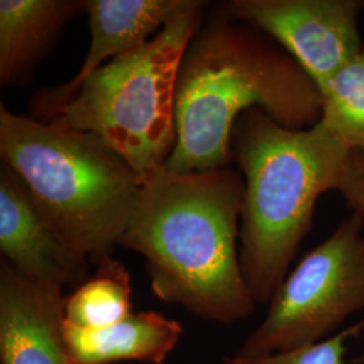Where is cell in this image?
Segmentation results:
<instances>
[{
  "mask_svg": "<svg viewBox=\"0 0 364 364\" xmlns=\"http://www.w3.org/2000/svg\"><path fill=\"white\" fill-rule=\"evenodd\" d=\"M243 196V176L230 166L159 170L142 183L119 246L144 257L161 301L205 321H243L257 308L237 248Z\"/></svg>",
  "mask_w": 364,
  "mask_h": 364,
  "instance_id": "obj_1",
  "label": "cell"
},
{
  "mask_svg": "<svg viewBox=\"0 0 364 364\" xmlns=\"http://www.w3.org/2000/svg\"><path fill=\"white\" fill-rule=\"evenodd\" d=\"M252 108L287 129L305 130L320 122L323 97L275 41L220 11L197 28L182 54L176 82L177 144L166 169L228 168L235 123Z\"/></svg>",
  "mask_w": 364,
  "mask_h": 364,
  "instance_id": "obj_2",
  "label": "cell"
},
{
  "mask_svg": "<svg viewBox=\"0 0 364 364\" xmlns=\"http://www.w3.org/2000/svg\"><path fill=\"white\" fill-rule=\"evenodd\" d=\"M231 151L245 180L242 273L257 305H264L311 232L317 200L338 191L351 151L321 122L291 130L259 108L236 120Z\"/></svg>",
  "mask_w": 364,
  "mask_h": 364,
  "instance_id": "obj_3",
  "label": "cell"
},
{
  "mask_svg": "<svg viewBox=\"0 0 364 364\" xmlns=\"http://www.w3.org/2000/svg\"><path fill=\"white\" fill-rule=\"evenodd\" d=\"M0 156L66 246L95 264L111 258L142 182L99 136L0 105Z\"/></svg>",
  "mask_w": 364,
  "mask_h": 364,
  "instance_id": "obj_4",
  "label": "cell"
},
{
  "mask_svg": "<svg viewBox=\"0 0 364 364\" xmlns=\"http://www.w3.org/2000/svg\"><path fill=\"white\" fill-rule=\"evenodd\" d=\"M204 1L185 0L153 38L97 69L49 122L99 136L144 183L165 169L177 144L176 82Z\"/></svg>",
  "mask_w": 364,
  "mask_h": 364,
  "instance_id": "obj_5",
  "label": "cell"
},
{
  "mask_svg": "<svg viewBox=\"0 0 364 364\" xmlns=\"http://www.w3.org/2000/svg\"><path fill=\"white\" fill-rule=\"evenodd\" d=\"M363 230V215L352 212L299 260L235 355L262 358L299 350L338 333L364 309Z\"/></svg>",
  "mask_w": 364,
  "mask_h": 364,
  "instance_id": "obj_6",
  "label": "cell"
},
{
  "mask_svg": "<svg viewBox=\"0 0 364 364\" xmlns=\"http://www.w3.org/2000/svg\"><path fill=\"white\" fill-rule=\"evenodd\" d=\"M364 0H230L225 16L258 28L290 54L318 91L363 48Z\"/></svg>",
  "mask_w": 364,
  "mask_h": 364,
  "instance_id": "obj_7",
  "label": "cell"
},
{
  "mask_svg": "<svg viewBox=\"0 0 364 364\" xmlns=\"http://www.w3.org/2000/svg\"><path fill=\"white\" fill-rule=\"evenodd\" d=\"M1 259L34 282L61 287L87 281L90 260L68 247L41 215L25 182L7 165L0 169Z\"/></svg>",
  "mask_w": 364,
  "mask_h": 364,
  "instance_id": "obj_8",
  "label": "cell"
},
{
  "mask_svg": "<svg viewBox=\"0 0 364 364\" xmlns=\"http://www.w3.org/2000/svg\"><path fill=\"white\" fill-rule=\"evenodd\" d=\"M185 0H85L91 43L77 75L31 102V117L49 122L97 69L117 57L142 48L165 26Z\"/></svg>",
  "mask_w": 364,
  "mask_h": 364,
  "instance_id": "obj_9",
  "label": "cell"
},
{
  "mask_svg": "<svg viewBox=\"0 0 364 364\" xmlns=\"http://www.w3.org/2000/svg\"><path fill=\"white\" fill-rule=\"evenodd\" d=\"M63 290L27 279L1 259V364H76L64 338Z\"/></svg>",
  "mask_w": 364,
  "mask_h": 364,
  "instance_id": "obj_10",
  "label": "cell"
},
{
  "mask_svg": "<svg viewBox=\"0 0 364 364\" xmlns=\"http://www.w3.org/2000/svg\"><path fill=\"white\" fill-rule=\"evenodd\" d=\"M81 13H85V0H1L0 85L30 82L66 23Z\"/></svg>",
  "mask_w": 364,
  "mask_h": 364,
  "instance_id": "obj_11",
  "label": "cell"
},
{
  "mask_svg": "<svg viewBox=\"0 0 364 364\" xmlns=\"http://www.w3.org/2000/svg\"><path fill=\"white\" fill-rule=\"evenodd\" d=\"M182 333L180 321L156 311L132 312L100 329H82L64 320L66 347L76 364H164Z\"/></svg>",
  "mask_w": 364,
  "mask_h": 364,
  "instance_id": "obj_12",
  "label": "cell"
},
{
  "mask_svg": "<svg viewBox=\"0 0 364 364\" xmlns=\"http://www.w3.org/2000/svg\"><path fill=\"white\" fill-rule=\"evenodd\" d=\"M132 313L130 274L111 258L97 264L96 274L65 297L66 324L82 329L112 326Z\"/></svg>",
  "mask_w": 364,
  "mask_h": 364,
  "instance_id": "obj_13",
  "label": "cell"
},
{
  "mask_svg": "<svg viewBox=\"0 0 364 364\" xmlns=\"http://www.w3.org/2000/svg\"><path fill=\"white\" fill-rule=\"evenodd\" d=\"M320 122L351 153L364 154V45L321 91Z\"/></svg>",
  "mask_w": 364,
  "mask_h": 364,
  "instance_id": "obj_14",
  "label": "cell"
},
{
  "mask_svg": "<svg viewBox=\"0 0 364 364\" xmlns=\"http://www.w3.org/2000/svg\"><path fill=\"white\" fill-rule=\"evenodd\" d=\"M363 328L364 321H362L358 326L338 331L321 341L285 353L262 358H240L234 353L224 358L223 364H344L347 340L358 335Z\"/></svg>",
  "mask_w": 364,
  "mask_h": 364,
  "instance_id": "obj_15",
  "label": "cell"
},
{
  "mask_svg": "<svg viewBox=\"0 0 364 364\" xmlns=\"http://www.w3.org/2000/svg\"><path fill=\"white\" fill-rule=\"evenodd\" d=\"M338 192L352 212L364 216V154L351 153Z\"/></svg>",
  "mask_w": 364,
  "mask_h": 364,
  "instance_id": "obj_16",
  "label": "cell"
}]
</instances>
